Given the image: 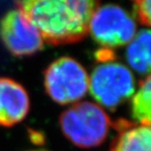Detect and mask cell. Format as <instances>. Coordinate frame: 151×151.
Instances as JSON below:
<instances>
[{"instance_id":"cell-1","label":"cell","mask_w":151,"mask_h":151,"mask_svg":"<svg viewBox=\"0 0 151 151\" xmlns=\"http://www.w3.org/2000/svg\"><path fill=\"white\" fill-rule=\"evenodd\" d=\"M40 34L53 45L68 44L88 34L89 23L99 3L94 0H27L16 3Z\"/></svg>"},{"instance_id":"cell-2","label":"cell","mask_w":151,"mask_h":151,"mask_svg":"<svg viewBox=\"0 0 151 151\" xmlns=\"http://www.w3.org/2000/svg\"><path fill=\"white\" fill-rule=\"evenodd\" d=\"M59 123L65 137L81 148L102 143L112 127L108 114L99 105L89 101L75 103L61 114Z\"/></svg>"},{"instance_id":"cell-3","label":"cell","mask_w":151,"mask_h":151,"mask_svg":"<svg viewBox=\"0 0 151 151\" xmlns=\"http://www.w3.org/2000/svg\"><path fill=\"white\" fill-rule=\"evenodd\" d=\"M88 90L99 104L114 109L135 93L134 75L122 63L101 62L90 75Z\"/></svg>"},{"instance_id":"cell-4","label":"cell","mask_w":151,"mask_h":151,"mask_svg":"<svg viewBox=\"0 0 151 151\" xmlns=\"http://www.w3.org/2000/svg\"><path fill=\"white\" fill-rule=\"evenodd\" d=\"M89 77L86 69L70 57L55 60L44 71L47 94L59 104L77 102L88 90Z\"/></svg>"},{"instance_id":"cell-5","label":"cell","mask_w":151,"mask_h":151,"mask_svg":"<svg viewBox=\"0 0 151 151\" xmlns=\"http://www.w3.org/2000/svg\"><path fill=\"white\" fill-rule=\"evenodd\" d=\"M88 32L104 49H110L129 44L137 34V24L122 7L107 4L95 9Z\"/></svg>"},{"instance_id":"cell-6","label":"cell","mask_w":151,"mask_h":151,"mask_svg":"<svg viewBox=\"0 0 151 151\" xmlns=\"http://www.w3.org/2000/svg\"><path fill=\"white\" fill-rule=\"evenodd\" d=\"M0 37L15 56H29L43 46L40 34L20 9L9 11L0 21Z\"/></svg>"},{"instance_id":"cell-7","label":"cell","mask_w":151,"mask_h":151,"mask_svg":"<svg viewBox=\"0 0 151 151\" xmlns=\"http://www.w3.org/2000/svg\"><path fill=\"white\" fill-rule=\"evenodd\" d=\"M29 110V98L22 84L9 78H0V126L18 124Z\"/></svg>"},{"instance_id":"cell-8","label":"cell","mask_w":151,"mask_h":151,"mask_svg":"<svg viewBox=\"0 0 151 151\" xmlns=\"http://www.w3.org/2000/svg\"><path fill=\"white\" fill-rule=\"evenodd\" d=\"M127 125V121L117 125L120 134L111 151H151V125Z\"/></svg>"},{"instance_id":"cell-9","label":"cell","mask_w":151,"mask_h":151,"mask_svg":"<svg viewBox=\"0 0 151 151\" xmlns=\"http://www.w3.org/2000/svg\"><path fill=\"white\" fill-rule=\"evenodd\" d=\"M127 61L137 73L151 74V29L135 34L127 48Z\"/></svg>"},{"instance_id":"cell-10","label":"cell","mask_w":151,"mask_h":151,"mask_svg":"<svg viewBox=\"0 0 151 151\" xmlns=\"http://www.w3.org/2000/svg\"><path fill=\"white\" fill-rule=\"evenodd\" d=\"M132 114L141 125H151V74L141 81L139 88L134 94Z\"/></svg>"},{"instance_id":"cell-11","label":"cell","mask_w":151,"mask_h":151,"mask_svg":"<svg viewBox=\"0 0 151 151\" xmlns=\"http://www.w3.org/2000/svg\"><path fill=\"white\" fill-rule=\"evenodd\" d=\"M132 6L135 18L142 25L151 27V0L135 1Z\"/></svg>"}]
</instances>
